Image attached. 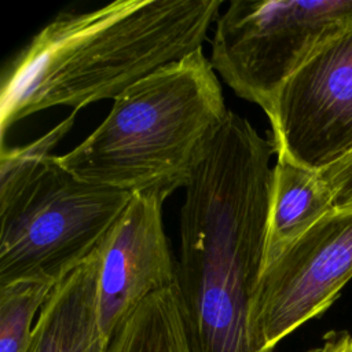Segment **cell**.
Here are the masks:
<instances>
[{"label": "cell", "instance_id": "cell-1", "mask_svg": "<svg viewBox=\"0 0 352 352\" xmlns=\"http://www.w3.org/2000/svg\"><path fill=\"white\" fill-rule=\"evenodd\" d=\"M271 140L230 111L186 186L176 289L188 352H258L250 311L264 268Z\"/></svg>", "mask_w": 352, "mask_h": 352}, {"label": "cell", "instance_id": "cell-2", "mask_svg": "<svg viewBox=\"0 0 352 352\" xmlns=\"http://www.w3.org/2000/svg\"><path fill=\"white\" fill-rule=\"evenodd\" d=\"M221 0H117L60 12L3 73L0 136L52 106L116 99L157 69L201 50Z\"/></svg>", "mask_w": 352, "mask_h": 352}, {"label": "cell", "instance_id": "cell-3", "mask_svg": "<svg viewBox=\"0 0 352 352\" xmlns=\"http://www.w3.org/2000/svg\"><path fill=\"white\" fill-rule=\"evenodd\" d=\"M228 113L201 48L126 88L102 124L58 161L85 182L168 198L191 182Z\"/></svg>", "mask_w": 352, "mask_h": 352}, {"label": "cell", "instance_id": "cell-4", "mask_svg": "<svg viewBox=\"0 0 352 352\" xmlns=\"http://www.w3.org/2000/svg\"><path fill=\"white\" fill-rule=\"evenodd\" d=\"M132 194L85 182L45 160L0 205V286L21 279L62 280L98 246Z\"/></svg>", "mask_w": 352, "mask_h": 352}, {"label": "cell", "instance_id": "cell-5", "mask_svg": "<svg viewBox=\"0 0 352 352\" xmlns=\"http://www.w3.org/2000/svg\"><path fill=\"white\" fill-rule=\"evenodd\" d=\"M352 25V0H234L217 18L210 63L267 117L283 84Z\"/></svg>", "mask_w": 352, "mask_h": 352}, {"label": "cell", "instance_id": "cell-6", "mask_svg": "<svg viewBox=\"0 0 352 352\" xmlns=\"http://www.w3.org/2000/svg\"><path fill=\"white\" fill-rule=\"evenodd\" d=\"M352 278V209L334 208L258 278L250 324L258 352L324 312Z\"/></svg>", "mask_w": 352, "mask_h": 352}, {"label": "cell", "instance_id": "cell-7", "mask_svg": "<svg viewBox=\"0 0 352 352\" xmlns=\"http://www.w3.org/2000/svg\"><path fill=\"white\" fill-rule=\"evenodd\" d=\"M268 120L276 157L324 170L352 154V25L283 84Z\"/></svg>", "mask_w": 352, "mask_h": 352}, {"label": "cell", "instance_id": "cell-8", "mask_svg": "<svg viewBox=\"0 0 352 352\" xmlns=\"http://www.w3.org/2000/svg\"><path fill=\"white\" fill-rule=\"evenodd\" d=\"M158 192H136L99 242L98 307L107 341L150 294L175 285Z\"/></svg>", "mask_w": 352, "mask_h": 352}, {"label": "cell", "instance_id": "cell-9", "mask_svg": "<svg viewBox=\"0 0 352 352\" xmlns=\"http://www.w3.org/2000/svg\"><path fill=\"white\" fill-rule=\"evenodd\" d=\"M99 243L43 304L28 352H106L98 307Z\"/></svg>", "mask_w": 352, "mask_h": 352}, {"label": "cell", "instance_id": "cell-10", "mask_svg": "<svg viewBox=\"0 0 352 352\" xmlns=\"http://www.w3.org/2000/svg\"><path fill=\"white\" fill-rule=\"evenodd\" d=\"M334 208L333 194L320 170L276 157L264 267Z\"/></svg>", "mask_w": 352, "mask_h": 352}, {"label": "cell", "instance_id": "cell-11", "mask_svg": "<svg viewBox=\"0 0 352 352\" xmlns=\"http://www.w3.org/2000/svg\"><path fill=\"white\" fill-rule=\"evenodd\" d=\"M106 352H188L176 285L144 298L114 331Z\"/></svg>", "mask_w": 352, "mask_h": 352}, {"label": "cell", "instance_id": "cell-12", "mask_svg": "<svg viewBox=\"0 0 352 352\" xmlns=\"http://www.w3.org/2000/svg\"><path fill=\"white\" fill-rule=\"evenodd\" d=\"M56 283L21 279L0 286V352H28L33 319Z\"/></svg>", "mask_w": 352, "mask_h": 352}, {"label": "cell", "instance_id": "cell-13", "mask_svg": "<svg viewBox=\"0 0 352 352\" xmlns=\"http://www.w3.org/2000/svg\"><path fill=\"white\" fill-rule=\"evenodd\" d=\"M77 110H73L58 125L32 143L7 150H0V205L7 204L51 157L52 148L67 135L76 121Z\"/></svg>", "mask_w": 352, "mask_h": 352}, {"label": "cell", "instance_id": "cell-14", "mask_svg": "<svg viewBox=\"0 0 352 352\" xmlns=\"http://www.w3.org/2000/svg\"><path fill=\"white\" fill-rule=\"evenodd\" d=\"M337 209H352V154L341 162L320 170Z\"/></svg>", "mask_w": 352, "mask_h": 352}, {"label": "cell", "instance_id": "cell-15", "mask_svg": "<svg viewBox=\"0 0 352 352\" xmlns=\"http://www.w3.org/2000/svg\"><path fill=\"white\" fill-rule=\"evenodd\" d=\"M308 352H352V336L348 331H329L320 345Z\"/></svg>", "mask_w": 352, "mask_h": 352}]
</instances>
